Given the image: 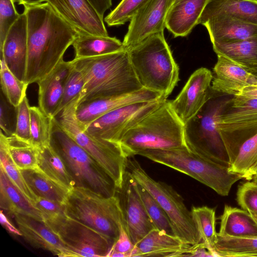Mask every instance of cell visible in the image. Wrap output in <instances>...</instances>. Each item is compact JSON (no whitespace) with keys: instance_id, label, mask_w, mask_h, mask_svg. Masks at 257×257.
Masks as SVG:
<instances>
[{"instance_id":"6da1fadb","label":"cell","mask_w":257,"mask_h":257,"mask_svg":"<svg viewBox=\"0 0 257 257\" xmlns=\"http://www.w3.org/2000/svg\"><path fill=\"white\" fill-rule=\"evenodd\" d=\"M24 7L28 40L25 82L30 85L48 75L63 60L79 33L47 2Z\"/></svg>"},{"instance_id":"7a4b0ae2","label":"cell","mask_w":257,"mask_h":257,"mask_svg":"<svg viewBox=\"0 0 257 257\" xmlns=\"http://www.w3.org/2000/svg\"><path fill=\"white\" fill-rule=\"evenodd\" d=\"M70 62L81 72L84 80L78 104L143 88L134 70L127 50L74 58Z\"/></svg>"},{"instance_id":"3957f363","label":"cell","mask_w":257,"mask_h":257,"mask_svg":"<svg viewBox=\"0 0 257 257\" xmlns=\"http://www.w3.org/2000/svg\"><path fill=\"white\" fill-rule=\"evenodd\" d=\"M127 51L142 87L167 99L179 81V68L164 32L148 37Z\"/></svg>"},{"instance_id":"277c9868","label":"cell","mask_w":257,"mask_h":257,"mask_svg":"<svg viewBox=\"0 0 257 257\" xmlns=\"http://www.w3.org/2000/svg\"><path fill=\"white\" fill-rule=\"evenodd\" d=\"M119 145L127 158L146 150L185 147L184 124L173 110L170 100L165 99L132 127Z\"/></svg>"},{"instance_id":"5b68a950","label":"cell","mask_w":257,"mask_h":257,"mask_svg":"<svg viewBox=\"0 0 257 257\" xmlns=\"http://www.w3.org/2000/svg\"><path fill=\"white\" fill-rule=\"evenodd\" d=\"M216 94L210 87L204 105L184 124V140L192 152L229 168L231 162L218 132V121L231 98Z\"/></svg>"},{"instance_id":"8992f818","label":"cell","mask_w":257,"mask_h":257,"mask_svg":"<svg viewBox=\"0 0 257 257\" xmlns=\"http://www.w3.org/2000/svg\"><path fill=\"white\" fill-rule=\"evenodd\" d=\"M137 155L187 175L222 196H227L233 184L243 179L242 175L194 154L186 146L146 150L138 152Z\"/></svg>"},{"instance_id":"52a82bcc","label":"cell","mask_w":257,"mask_h":257,"mask_svg":"<svg viewBox=\"0 0 257 257\" xmlns=\"http://www.w3.org/2000/svg\"><path fill=\"white\" fill-rule=\"evenodd\" d=\"M64 204L69 217L96 230L114 243L118 238L124 224L116 195L105 197L88 188L74 186Z\"/></svg>"},{"instance_id":"ba28073f","label":"cell","mask_w":257,"mask_h":257,"mask_svg":"<svg viewBox=\"0 0 257 257\" xmlns=\"http://www.w3.org/2000/svg\"><path fill=\"white\" fill-rule=\"evenodd\" d=\"M50 145L64 161L75 186L88 188L105 197L115 196L113 180L90 155L52 119Z\"/></svg>"},{"instance_id":"9c48e42d","label":"cell","mask_w":257,"mask_h":257,"mask_svg":"<svg viewBox=\"0 0 257 257\" xmlns=\"http://www.w3.org/2000/svg\"><path fill=\"white\" fill-rule=\"evenodd\" d=\"M78 99L72 101L55 117L61 128L104 169L118 189L122 185L127 158L119 144L85 132L75 114Z\"/></svg>"},{"instance_id":"30bf717a","label":"cell","mask_w":257,"mask_h":257,"mask_svg":"<svg viewBox=\"0 0 257 257\" xmlns=\"http://www.w3.org/2000/svg\"><path fill=\"white\" fill-rule=\"evenodd\" d=\"M126 170L161 206L170 219L174 235L191 245L202 242L191 211L185 206L182 196L171 186L151 178L134 157L127 158Z\"/></svg>"},{"instance_id":"8fae6325","label":"cell","mask_w":257,"mask_h":257,"mask_svg":"<svg viewBox=\"0 0 257 257\" xmlns=\"http://www.w3.org/2000/svg\"><path fill=\"white\" fill-rule=\"evenodd\" d=\"M218 121V130L231 165L242 144L257 133V98L233 96Z\"/></svg>"},{"instance_id":"7c38bea8","label":"cell","mask_w":257,"mask_h":257,"mask_svg":"<svg viewBox=\"0 0 257 257\" xmlns=\"http://www.w3.org/2000/svg\"><path fill=\"white\" fill-rule=\"evenodd\" d=\"M44 222L69 250L71 257L107 256L114 244L103 234L66 214L46 218Z\"/></svg>"},{"instance_id":"4fadbf2b","label":"cell","mask_w":257,"mask_h":257,"mask_svg":"<svg viewBox=\"0 0 257 257\" xmlns=\"http://www.w3.org/2000/svg\"><path fill=\"white\" fill-rule=\"evenodd\" d=\"M164 99L127 104L105 113L84 126L81 125L90 135L119 144L125 134Z\"/></svg>"},{"instance_id":"5bb4252c","label":"cell","mask_w":257,"mask_h":257,"mask_svg":"<svg viewBox=\"0 0 257 257\" xmlns=\"http://www.w3.org/2000/svg\"><path fill=\"white\" fill-rule=\"evenodd\" d=\"M116 195L119 199L124 227L135 245L155 226L150 218L138 189V183L126 170L121 187Z\"/></svg>"},{"instance_id":"9a60e30c","label":"cell","mask_w":257,"mask_h":257,"mask_svg":"<svg viewBox=\"0 0 257 257\" xmlns=\"http://www.w3.org/2000/svg\"><path fill=\"white\" fill-rule=\"evenodd\" d=\"M173 0H148L133 15L122 43L126 50L148 37L164 32L168 12Z\"/></svg>"},{"instance_id":"2e32d148","label":"cell","mask_w":257,"mask_h":257,"mask_svg":"<svg viewBox=\"0 0 257 257\" xmlns=\"http://www.w3.org/2000/svg\"><path fill=\"white\" fill-rule=\"evenodd\" d=\"M213 79L208 69L201 67L190 76L185 85L173 100H170L174 111L185 124L205 103Z\"/></svg>"},{"instance_id":"e0dca14e","label":"cell","mask_w":257,"mask_h":257,"mask_svg":"<svg viewBox=\"0 0 257 257\" xmlns=\"http://www.w3.org/2000/svg\"><path fill=\"white\" fill-rule=\"evenodd\" d=\"M46 2L79 33L108 36L103 18L88 0H47Z\"/></svg>"},{"instance_id":"ac0fdd59","label":"cell","mask_w":257,"mask_h":257,"mask_svg":"<svg viewBox=\"0 0 257 257\" xmlns=\"http://www.w3.org/2000/svg\"><path fill=\"white\" fill-rule=\"evenodd\" d=\"M162 98H165L160 93L143 88L126 94L101 97L81 102L78 104L75 114L80 124L84 126L105 113L122 106Z\"/></svg>"},{"instance_id":"d6986e66","label":"cell","mask_w":257,"mask_h":257,"mask_svg":"<svg viewBox=\"0 0 257 257\" xmlns=\"http://www.w3.org/2000/svg\"><path fill=\"white\" fill-rule=\"evenodd\" d=\"M0 52L1 58L4 59L10 71L18 78L25 82L28 40L27 18L24 12L11 28Z\"/></svg>"},{"instance_id":"ffe728a7","label":"cell","mask_w":257,"mask_h":257,"mask_svg":"<svg viewBox=\"0 0 257 257\" xmlns=\"http://www.w3.org/2000/svg\"><path fill=\"white\" fill-rule=\"evenodd\" d=\"M213 69L211 89L217 94L236 96L246 87L257 84V80L243 67L227 57L217 55Z\"/></svg>"},{"instance_id":"44dd1931","label":"cell","mask_w":257,"mask_h":257,"mask_svg":"<svg viewBox=\"0 0 257 257\" xmlns=\"http://www.w3.org/2000/svg\"><path fill=\"white\" fill-rule=\"evenodd\" d=\"M14 217L22 236L32 246L58 256H71L69 250L44 221L21 214Z\"/></svg>"},{"instance_id":"7402d4cb","label":"cell","mask_w":257,"mask_h":257,"mask_svg":"<svg viewBox=\"0 0 257 257\" xmlns=\"http://www.w3.org/2000/svg\"><path fill=\"white\" fill-rule=\"evenodd\" d=\"M192 245L155 228L135 245L132 256H187Z\"/></svg>"},{"instance_id":"603a6c76","label":"cell","mask_w":257,"mask_h":257,"mask_svg":"<svg viewBox=\"0 0 257 257\" xmlns=\"http://www.w3.org/2000/svg\"><path fill=\"white\" fill-rule=\"evenodd\" d=\"M72 68L70 61L64 60L48 75L39 80L38 105L48 116L54 117L61 102L67 76Z\"/></svg>"},{"instance_id":"cb8c5ba5","label":"cell","mask_w":257,"mask_h":257,"mask_svg":"<svg viewBox=\"0 0 257 257\" xmlns=\"http://www.w3.org/2000/svg\"><path fill=\"white\" fill-rule=\"evenodd\" d=\"M199 24L207 29L212 44L257 37V25L231 18L213 17L200 19Z\"/></svg>"},{"instance_id":"d4e9b609","label":"cell","mask_w":257,"mask_h":257,"mask_svg":"<svg viewBox=\"0 0 257 257\" xmlns=\"http://www.w3.org/2000/svg\"><path fill=\"white\" fill-rule=\"evenodd\" d=\"M208 0H178L171 6L166 28L174 37L188 36L198 24Z\"/></svg>"},{"instance_id":"484cf974","label":"cell","mask_w":257,"mask_h":257,"mask_svg":"<svg viewBox=\"0 0 257 257\" xmlns=\"http://www.w3.org/2000/svg\"><path fill=\"white\" fill-rule=\"evenodd\" d=\"M213 17L257 25V0H208L199 20Z\"/></svg>"},{"instance_id":"4316f807","label":"cell","mask_w":257,"mask_h":257,"mask_svg":"<svg viewBox=\"0 0 257 257\" xmlns=\"http://www.w3.org/2000/svg\"><path fill=\"white\" fill-rule=\"evenodd\" d=\"M0 205L14 216L21 214L44 221L42 212L25 197L1 168Z\"/></svg>"},{"instance_id":"83f0119b","label":"cell","mask_w":257,"mask_h":257,"mask_svg":"<svg viewBox=\"0 0 257 257\" xmlns=\"http://www.w3.org/2000/svg\"><path fill=\"white\" fill-rule=\"evenodd\" d=\"M217 234L230 237H257V223L249 212L225 205Z\"/></svg>"},{"instance_id":"f1b7e54d","label":"cell","mask_w":257,"mask_h":257,"mask_svg":"<svg viewBox=\"0 0 257 257\" xmlns=\"http://www.w3.org/2000/svg\"><path fill=\"white\" fill-rule=\"evenodd\" d=\"M75 59L98 56L125 50L116 37L79 34L72 44Z\"/></svg>"},{"instance_id":"f546056e","label":"cell","mask_w":257,"mask_h":257,"mask_svg":"<svg viewBox=\"0 0 257 257\" xmlns=\"http://www.w3.org/2000/svg\"><path fill=\"white\" fill-rule=\"evenodd\" d=\"M30 188L38 196L64 204L70 190L57 183L39 167L21 170Z\"/></svg>"},{"instance_id":"4dcf8cb0","label":"cell","mask_w":257,"mask_h":257,"mask_svg":"<svg viewBox=\"0 0 257 257\" xmlns=\"http://www.w3.org/2000/svg\"><path fill=\"white\" fill-rule=\"evenodd\" d=\"M39 168L51 179L71 190L75 182L61 156L50 145L38 148Z\"/></svg>"},{"instance_id":"1f68e13d","label":"cell","mask_w":257,"mask_h":257,"mask_svg":"<svg viewBox=\"0 0 257 257\" xmlns=\"http://www.w3.org/2000/svg\"><path fill=\"white\" fill-rule=\"evenodd\" d=\"M217 55H222L244 68L257 67V37L212 44Z\"/></svg>"},{"instance_id":"d6a6232c","label":"cell","mask_w":257,"mask_h":257,"mask_svg":"<svg viewBox=\"0 0 257 257\" xmlns=\"http://www.w3.org/2000/svg\"><path fill=\"white\" fill-rule=\"evenodd\" d=\"M0 137L5 142L7 150L16 166L21 170L38 167V148L31 142L13 135L7 136L1 131Z\"/></svg>"},{"instance_id":"836d02e7","label":"cell","mask_w":257,"mask_h":257,"mask_svg":"<svg viewBox=\"0 0 257 257\" xmlns=\"http://www.w3.org/2000/svg\"><path fill=\"white\" fill-rule=\"evenodd\" d=\"M213 250L218 257H257V237H230L217 234Z\"/></svg>"},{"instance_id":"e575fe53","label":"cell","mask_w":257,"mask_h":257,"mask_svg":"<svg viewBox=\"0 0 257 257\" xmlns=\"http://www.w3.org/2000/svg\"><path fill=\"white\" fill-rule=\"evenodd\" d=\"M191 213L202 242L214 253L213 248L217 240L215 210L206 206H192Z\"/></svg>"},{"instance_id":"d590c367","label":"cell","mask_w":257,"mask_h":257,"mask_svg":"<svg viewBox=\"0 0 257 257\" xmlns=\"http://www.w3.org/2000/svg\"><path fill=\"white\" fill-rule=\"evenodd\" d=\"M0 76L2 92L7 100L17 107L26 96L29 85L18 78L10 71L3 58H1Z\"/></svg>"},{"instance_id":"8d00e7d4","label":"cell","mask_w":257,"mask_h":257,"mask_svg":"<svg viewBox=\"0 0 257 257\" xmlns=\"http://www.w3.org/2000/svg\"><path fill=\"white\" fill-rule=\"evenodd\" d=\"M0 168L11 181L34 205L38 196L27 183L22 172L14 164L7 150L3 139L0 137Z\"/></svg>"},{"instance_id":"74e56055","label":"cell","mask_w":257,"mask_h":257,"mask_svg":"<svg viewBox=\"0 0 257 257\" xmlns=\"http://www.w3.org/2000/svg\"><path fill=\"white\" fill-rule=\"evenodd\" d=\"M31 143L39 148L50 145L52 117L39 107L30 106Z\"/></svg>"},{"instance_id":"f35d334b","label":"cell","mask_w":257,"mask_h":257,"mask_svg":"<svg viewBox=\"0 0 257 257\" xmlns=\"http://www.w3.org/2000/svg\"><path fill=\"white\" fill-rule=\"evenodd\" d=\"M138 189L146 211L155 229L174 235L170 219L157 201L139 183Z\"/></svg>"},{"instance_id":"ab89813d","label":"cell","mask_w":257,"mask_h":257,"mask_svg":"<svg viewBox=\"0 0 257 257\" xmlns=\"http://www.w3.org/2000/svg\"><path fill=\"white\" fill-rule=\"evenodd\" d=\"M257 162V133L246 140L239 148L231 165L230 171L241 174L245 179Z\"/></svg>"},{"instance_id":"60d3db41","label":"cell","mask_w":257,"mask_h":257,"mask_svg":"<svg viewBox=\"0 0 257 257\" xmlns=\"http://www.w3.org/2000/svg\"><path fill=\"white\" fill-rule=\"evenodd\" d=\"M148 0H121L104 18L109 27L119 26L130 21L133 15Z\"/></svg>"},{"instance_id":"b9f144b4","label":"cell","mask_w":257,"mask_h":257,"mask_svg":"<svg viewBox=\"0 0 257 257\" xmlns=\"http://www.w3.org/2000/svg\"><path fill=\"white\" fill-rule=\"evenodd\" d=\"M84 84V80L81 72L72 65L65 83L63 96L55 116L72 101L79 97Z\"/></svg>"},{"instance_id":"7bdbcfd3","label":"cell","mask_w":257,"mask_h":257,"mask_svg":"<svg viewBox=\"0 0 257 257\" xmlns=\"http://www.w3.org/2000/svg\"><path fill=\"white\" fill-rule=\"evenodd\" d=\"M15 0H0V50L11 28L20 17Z\"/></svg>"},{"instance_id":"ee69618b","label":"cell","mask_w":257,"mask_h":257,"mask_svg":"<svg viewBox=\"0 0 257 257\" xmlns=\"http://www.w3.org/2000/svg\"><path fill=\"white\" fill-rule=\"evenodd\" d=\"M236 200L242 209L257 213V183L248 181L240 185L236 192Z\"/></svg>"},{"instance_id":"f6af8a7d","label":"cell","mask_w":257,"mask_h":257,"mask_svg":"<svg viewBox=\"0 0 257 257\" xmlns=\"http://www.w3.org/2000/svg\"><path fill=\"white\" fill-rule=\"evenodd\" d=\"M17 107L12 105L1 91L0 106V126L7 136H13L16 127Z\"/></svg>"},{"instance_id":"bcb514c9","label":"cell","mask_w":257,"mask_h":257,"mask_svg":"<svg viewBox=\"0 0 257 257\" xmlns=\"http://www.w3.org/2000/svg\"><path fill=\"white\" fill-rule=\"evenodd\" d=\"M30 108L28 99L27 96H25L17 107V123L14 135L31 142Z\"/></svg>"},{"instance_id":"7dc6e473","label":"cell","mask_w":257,"mask_h":257,"mask_svg":"<svg viewBox=\"0 0 257 257\" xmlns=\"http://www.w3.org/2000/svg\"><path fill=\"white\" fill-rule=\"evenodd\" d=\"M135 245L131 241L124 227H122L117 240L113 244L107 256H132Z\"/></svg>"},{"instance_id":"c3c4849f","label":"cell","mask_w":257,"mask_h":257,"mask_svg":"<svg viewBox=\"0 0 257 257\" xmlns=\"http://www.w3.org/2000/svg\"><path fill=\"white\" fill-rule=\"evenodd\" d=\"M34 206L42 212L44 220L65 214L64 204L41 197H37Z\"/></svg>"},{"instance_id":"681fc988","label":"cell","mask_w":257,"mask_h":257,"mask_svg":"<svg viewBox=\"0 0 257 257\" xmlns=\"http://www.w3.org/2000/svg\"><path fill=\"white\" fill-rule=\"evenodd\" d=\"M98 13L103 18L105 12L112 6V0H88Z\"/></svg>"},{"instance_id":"f907efd6","label":"cell","mask_w":257,"mask_h":257,"mask_svg":"<svg viewBox=\"0 0 257 257\" xmlns=\"http://www.w3.org/2000/svg\"><path fill=\"white\" fill-rule=\"evenodd\" d=\"M0 221L2 226L10 233L15 235L22 236V233L18 228L15 227L8 220L3 211L0 212Z\"/></svg>"},{"instance_id":"816d5d0a","label":"cell","mask_w":257,"mask_h":257,"mask_svg":"<svg viewBox=\"0 0 257 257\" xmlns=\"http://www.w3.org/2000/svg\"><path fill=\"white\" fill-rule=\"evenodd\" d=\"M238 95L257 98V84L251 85L245 87Z\"/></svg>"},{"instance_id":"f5cc1de1","label":"cell","mask_w":257,"mask_h":257,"mask_svg":"<svg viewBox=\"0 0 257 257\" xmlns=\"http://www.w3.org/2000/svg\"><path fill=\"white\" fill-rule=\"evenodd\" d=\"M19 5L24 6L34 5L46 2L47 0H16Z\"/></svg>"},{"instance_id":"db71d44e","label":"cell","mask_w":257,"mask_h":257,"mask_svg":"<svg viewBox=\"0 0 257 257\" xmlns=\"http://www.w3.org/2000/svg\"><path fill=\"white\" fill-rule=\"evenodd\" d=\"M256 171H257V162L254 165V166L253 167V168L251 169V170L249 171V172L247 175V176L245 179L248 181L251 180L252 176L255 174V173L256 172Z\"/></svg>"},{"instance_id":"11a10c76","label":"cell","mask_w":257,"mask_h":257,"mask_svg":"<svg viewBox=\"0 0 257 257\" xmlns=\"http://www.w3.org/2000/svg\"><path fill=\"white\" fill-rule=\"evenodd\" d=\"M245 69H246L249 72H250L257 80V67Z\"/></svg>"},{"instance_id":"9f6ffc18","label":"cell","mask_w":257,"mask_h":257,"mask_svg":"<svg viewBox=\"0 0 257 257\" xmlns=\"http://www.w3.org/2000/svg\"><path fill=\"white\" fill-rule=\"evenodd\" d=\"M249 213L257 223V213L249 212Z\"/></svg>"},{"instance_id":"6f0895ef","label":"cell","mask_w":257,"mask_h":257,"mask_svg":"<svg viewBox=\"0 0 257 257\" xmlns=\"http://www.w3.org/2000/svg\"><path fill=\"white\" fill-rule=\"evenodd\" d=\"M251 180L257 183V171L255 173V174L252 176Z\"/></svg>"},{"instance_id":"680465c9","label":"cell","mask_w":257,"mask_h":257,"mask_svg":"<svg viewBox=\"0 0 257 257\" xmlns=\"http://www.w3.org/2000/svg\"><path fill=\"white\" fill-rule=\"evenodd\" d=\"M178 0H173V4Z\"/></svg>"}]
</instances>
